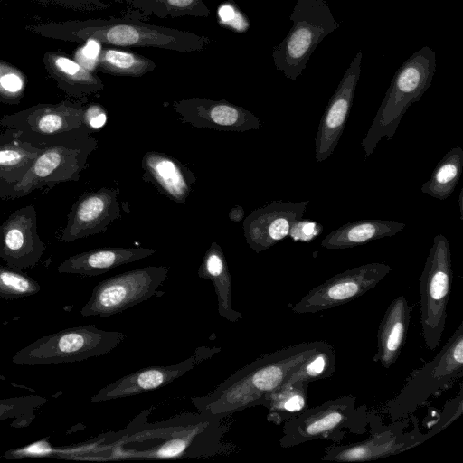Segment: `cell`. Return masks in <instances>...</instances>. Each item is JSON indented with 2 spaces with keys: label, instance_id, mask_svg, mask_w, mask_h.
I'll list each match as a JSON object with an SVG mask.
<instances>
[{
  "label": "cell",
  "instance_id": "cell-34",
  "mask_svg": "<svg viewBox=\"0 0 463 463\" xmlns=\"http://www.w3.org/2000/svg\"><path fill=\"white\" fill-rule=\"evenodd\" d=\"M27 79L16 66L0 59V102L18 105L24 97Z\"/></svg>",
  "mask_w": 463,
  "mask_h": 463
},
{
  "label": "cell",
  "instance_id": "cell-13",
  "mask_svg": "<svg viewBox=\"0 0 463 463\" xmlns=\"http://www.w3.org/2000/svg\"><path fill=\"white\" fill-rule=\"evenodd\" d=\"M168 272V267L146 266L108 278L93 288L80 315L107 318L140 304L157 294Z\"/></svg>",
  "mask_w": 463,
  "mask_h": 463
},
{
  "label": "cell",
  "instance_id": "cell-5",
  "mask_svg": "<svg viewBox=\"0 0 463 463\" xmlns=\"http://www.w3.org/2000/svg\"><path fill=\"white\" fill-rule=\"evenodd\" d=\"M463 376V322L435 357L416 369L400 392L383 407L391 421L414 415L430 398L451 388Z\"/></svg>",
  "mask_w": 463,
  "mask_h": 463
},
{
  "label": "cell",
  "instance_id": "cell-7",
  "mask_svg": "<svg viewBox=\"0 0 463 463\" xmlns=\"http://www.w3.org/2000/svg\"><path fill=\"white\" fill-rule=\"evenodd\" d=\"M85 100L40 103L0 118V126L13 129L19 139L43 147L91 135L84 122Z\"/></svg>",
  "mask_w": 463,
  "mask_h": 463
},
{
  "label": "cell",
  "instance_id": "cell-23",
  "mask_svg": "<svg viewBox=\"0 0 463 463\" xmlns=\"http://www.w3.org/2000/svg\"><path fill=\"white\" fill-rule=\"evenodd\" d=\"M148 248H99L72 255L57 268L59 273L97 276L118 266L131 263L153 255Z\"/></svg>",
  "mask_w": 463,
  "mask_h": 463
},
{
  "label": "cell",
  "instance_id": "cell-11",
  "mask_svg": "<svg viewBox=\"0 0 463 463\" xmlns=\"http://www.w3.org/2000/svg\"><path fill=\"white\" fill-rule=\"evenodd\" d=\"M452 278L449 241L438 234L420 278L421 331L425 345L431 351L438 347L445 329Z\"/></svg>",
  "mask_w": 463,
  "mask_h": 463
},
{
  "label": "cell",
  "instance_id": "cell-39",
  "mask_svg": "<svg viewBox=\"0 0 463 463\" xmlns=\"http://www.w3.org/2000/svg\"><path fill=\"white\" fill-rule=\"evenodd\" d=\"M84 122L90 130H98L107 122V112L99 103L85 105Z\"/></svg>",
  "mask_w": 463,
  "mask_h": 463
},
{
  "label": "cell",
  "instance_id": "cell-35",
  "mask_svg": "<svg viewBox=\"0 0 463 463\" xmlns=\"http://www.w3.org/2000/svg\"><path fill=\"white\" fill-rule=\"evenodd\" d=\"M47 398L24 395L0 400V420L8 419H29L34 411L43 406Z\"/></svg>",
  "mask_w": 463,
  "mask_h": 463
},
{
  "label": "cell",
  "instance_id": "cell-31",
  "mask_svg": "<svg viewBox=\"0 0 463 463\" xmlns=\"http://www.w3.org/2000/svg\"><path fill=\"white\" fill-rule=\"evenodd\" d=\"M128 7L145 19L194 16L207 17L211 11L203 0H126Z\"/></svg>",
  "mask_w": 463,
  "mask_h": 463
},
{
  "label": "cell",
  "instance_id": "cell-42",
  "mask_svg": "<svg viewBox=\"0 0 463 463\" xmlns=\"http://www.w3.org/2000/svg\"><path fill=\"white\" fill-rule=\"evenodd\" d=\"M462 194H463V189H461V191H460V194H459V200H458V201H459V209H460V213H460V214H461V217H460V218H461V220L463 219V217H462V213H463V212H462V203H462Z\"/></svg>",
  "mask_w": 463,
  "mask_h": 463
},
{
  "label": "cell",
  "instance_id": "cell-16",
  "mask_svg": "<svg viewBox=\"0 0 463 463\" xmlns=\"http://www.w3.org/2000/svg\"><path fill=\"white\" fill-rule=\"evenodd\" d=\"M45 250V243L38 233L34 205L15 210L0 225V259L8 267L20 270L32 268Z\"/></svg>",
  "mask_w": 463,
  "mask_h": 463
},
{
  "label": "cell",
  "instance_id": "cell-3",
  "mask_svg": "<svg viewBox=\"0 0 463 463\" xmlns=\"http://www.w3.org/2000/svg\"><path fill=\"white\" fill-rule=\"evenodd\" d=\"M68 20L30 25L27 30L46 38L83 43L95 41L114 47H146L180 52L204 50L211 39L192 32L146 23L142 15Z\"/></svg>",
  "mask_w": 463,
  "mask_h": 463
},
{
  "label": "cell",
  "instance_id": "cell-21",
  "mask_svg": "<svg viewBox=\"0 0 463 463\" xmlns=\"http://www.w3.org/2000/svg\"><path fill=\"white\" fill-rule=\"evenodd\" d=\"M141 167L144 180L167 198L179 203H185L196 180L188 167L173 156L156 151L145 154Z\"/></svg>",
  "mask_w": 463,
  "mask_h": 463
},
{
  "label": "cell",
  "instance_id": "cell-36",
  "mask_svg": "<svg viewBox=\"0 0 463 463\" xmlns=\"http://www.w3.org/2000/svg\"><path fill=\"white\" fill-rule=\"evenodd\" d=\"M463 412V388L460 384L456 396L448 400L444 404L439 416L429 430L425 433L427 439L442 431L457 420Z\"/></svg>",
  "mask_w": 463,
  "mask_h": 463
},
{
  "label": "cell",
  "instance_id": "cell-10",
  "mask_svg": "<svg viewBox=\"0 0 463 463\" xmlns=\"http://www.w3.org/2000/svg\"><path fill=\"white\" fill-rule=\"evenodd\" d=\"M97 146L98 141L92 135L43 146L20 180L0 187V199H16L35 190L78 181L88 165L90 154Z\"/></svg>",
  "mask_w": 463,
  "mask_h": 463
},
{
  "label": "cell",
  "instance_id": "cell-9",
  "mask_svg": "<svg viewBox=\"0 0 463 463\" xmlns=\"http://www.w3.org/2000/svg\"><path fill=\"white\" fill-rule=\"evenodd\" d=\"M118 331L94 325L79 326L44 335L17 351L12 362L18 365H44L80 362L107 354L125 339Z\"/></svg>",
  "mask_w": 463,
  "mask_h": 463
},
{
  "label": "cell",
  "instance_id": "cell-6",
  "mask_svg": "<svg viewBox=\"0 0 463 463\" xmlns=\"http://www.w3.org/2000/svg\"><path fill=\"white\" fill-rule=\"evenodd\" d=\"M368 409L356 397L342 395L307 408L283 423L280 447L292 448L315 439L335 443L368 430Z\"/></svg>",
  "mask_w": 463,
  "mask_h": 463
},
{
  "label": "cell",
  "instance_id": "cell-33",
  "mask_svg": "<svg viewBox=\"0 0 463 463\" xmlns=\"http://www.w3.org/2000/svg\"><path fill=\"white\" fill-rule=\"evenodd\" d=\"M40 289V284L20 269L0 266V298H25L38 293Z\"/></svg>",
  "mask_w": 463,
  "mask_h": 463
},
{
  "label": "cell",
  "instance_id": "cell-14",
  "mask_svg": "<svg viewBox=\"0 0 463 463\" xmlns=\"http://www.w3.org/2000/svg\"><path fill=\"white\" fill-rule=\"evenodd\" d=\"M391 270L380 262L347 269L310 289L291 309L297 314H313L346 304L374 288Z\"/></svg>",
  "mask_w": 463,
  "mask_h": 463
},
{
  "label": "cell",
  "instance_id": "cell-22",
  "mask_svg": "<svg viewBox=\"0 0 463 463\" xmlns=\"http://www.w3.org/2000/svg\"><path fill=\"white\" fill-rule=\"evenodd\" d=\"M43 65L50 77L68 96L86 100L87 97L104 89L102 80L71 55L49 51L43 55Z\"/></svg>",
  "mask_w": 463,
  "mask_h": 463
},
{
  "label": "cell",
  "instance_id": "cell-20",
  "mask_svg": "<svg viewBox=\"0 0 463 463\" xmlns=\"http://www.w3.org/2000/svg\"><path fill=\"white\" fill-rule=\"evenodd\" d=\"M173 108L183 122L195 128L244 132L261 126L251 111L226 100L190 98L174 102Z\"/></svg>",
  "mask_w": 463,
  "mask_h": 463
},
{
  "label": "cell",
  "instance_id": "cell-17",
  "mask_svg": "<svg viewBox=\"0 0 463 463\" xmlns=\"http://www.w3.org/2000/svg\"><path fill=\"white\" fill-rule=\"evenodd\" d=\"M118 189L102 187L82 194L71 206L61 241L72 242L107 231L122 214Z\"/></svg>",
  "mask_w": 463,
  "mask_h": 463
},
{
  "label": "cell",
  "instance_id": "cell-38",
  "mask_svg": "<svg viewBox=\"0 0 463 463\" xmlns=\"http://www.w3.org/2000/svg\"><path fill=\"white\" fill-rule=\"evenodd\" d=\"M44 4H51L81 12L101 11L109 7L104 0H40Z\"/></svg>",
  "mask_w": 463,
  "mask_h": 463
},
{
  "label": "cell",
  "instance_id": "cell-1",
  "mask_svg": "<svg viewBox=\"0 0 463 463\" xmlns=\"http://www.w3.org/2000/svg\"><path fill=\"white\" fill-rule=\"evenodd\" d=\"M150 410L122 430L99 435L73 448L72 459L90 461L210 458L219 453L227 430L220 418L184 412L151 423Z\"/></svg>",
  "mask_w": 463,
  "mask_h": 463
},
{
  "label": "cell",
  "instance_id": "cell-30",
  "mask_svg": "<svg viewBox=\"0 0 463 463\" xmlns=\"http://www.w3.org/2000/svg\"><path fill=\"white\" fill-rule=\"evenodd\" d=\"M156 67V63L146 56L108 46L101 49L97 61V68L103 73L123 77H142Z\"/></svg>",
  "mask_w": 463,
  "mask_h": 463
},
{
  "label": "cell",
  "instance_id": "cell-2",
  "mask_svg": "<svg viewBox=\"0 0 463 463\" xmlns=\"http://www.w3.org/2000/svg\"><path fill=\"white\" fill-rule=\"evenodd\" d=\"M325 341H307L265 354L238 369L211 392L191 398L197 411L223 419L255 406H265L305 360Z\"/></svg>",
  "mask_w": 463,
  "mask_h": 463
},
{
  "label": "cell",
  "instance_id": "cell-37",
  "mask_svg": "<svg viewBox=\"0 0 463 463\" xmlns=\"http://www.w3.org/2000/svg\"><path fill=\"white\" fill-rule=\"evenodd\" d=\"M218 16L220 23L240 33L246 31L250 25L243 14L230 3L220 5Z\"/></svg>",
  "mask_w": 463,
  "mask_h": 463
},
{
  "label": "cell",
  "instance_id": "cell-19",
  "mask_svg": "<svg viewBox=\"0 0 463 463\" xmlns=\"http://www.w3.org/2000/svg\"><path fill=\"white\" fill-rule=\"evenodd\" d=\"M308 203L277 200L252 211L242 222L247 244L257 253L274 246L291 232Z\"/></svg>",
  "mask_w": 463,
  "mask_h": 463
},
{
  "label": "cell",
  "instance_id": "cell-26",
  "mask_svg": "<svg viewBox=\"0 0 463 463\" xmlns=\"http://www.w3.org/2000/svg\"><path fill=\"white\" fill-rule=\"evenodd\" d=\"M197 273L199 278L209 279L213 283L217 297L219 315L233 323L241 319V314L232 307V276L224 253L218 243H211Z\"/></svg>",
  "mask_w": 463,
  "mask_h": 463
},
{
  "label": "cell",
  "instance_id": "cell-25",
  "mask_svg": "<svg viewBox=\"0 0 463 463\" xmlns=\"http://www.w3.org/2000/svg\"><path fill=\"white\" fill-rule=\"evenodd\" d=\"M405 224L396 221L366 219L350 222L328 233L321 246L327 250H344L369 241L392 237L402 232Z\"/></svg>",
  "mask_w": 463,
  "mask_h": 463
},
{
  "label": "cell",
  "instance_id": "cell-15",
  "mask_svg": "<svg viewBox=\"0 0 463 463\" xmlns=\"http://www.w3.org/2000/svg\"><path fill=\"white\" fill-rule=\"evenodd\" d=\"M221 352V347L200 346L188 358L170 365L141 368L106 385L90 398L91 402L128 398L169 384L196 365Z\"/></svg>",
  "mask_w": 463,
  "mask_h": 463
},
{
  "label": "cell",
  "instance_id": "cell-18",
  "mask_svg": "<svg viewBox=\"0 0 463 463\" xmlns=\"http://www.w3.org/2000/svg\"><path fill=\"white\" fill-rule=\"evenodd\" d=\"M362 52H358L321 117L315 138V157L317 163L325 161L333 154L343 134L362 71Z\"/></svg>",
  "mask_w": 463,
  "mask_h": 463
},
{
  "label": "cell",
  "instance_id": "cell-28",
  "mask_svg": "<svg viewBox=\"0 0 463 463\" xmlns=\"http://www.w3.org/2000/svg\"><path fill=\"white\" fill-rule=\"evenodd\" d=\"M463 172V149L454 146L448 151L434 168L421 192L439 200H446L454 192Z\"/></svg>",
  "mask_w": 463,
  "mask_h": 463
},
{
  "label": "cell",
  "instance_id": "cell-4",
  "mask_svg": "<svg viewBox=\"0 0 463 463\" xmlns=\"http://www.w3.org/2000/svg\"><path fill=\"white\" fill-rule=\"evenodd\" d=\"M436 71L435 51L424 46L396 71L367 133L361 141L365 157L383 138L392 139L408 108L430 86Z\"/></svg>",
  "mask_w": 463,
  "mask_h": 463
},
{
  "label": "cell",
  "instance_id": "cell-12",
  "mask_svg": "<svg viewBox=\"0 0 463 463\" xmlns=\"http://www.w3.org/2000/svg\"><path fill=\"white\" fill-rule=\"evenodd\" d=\"M370 435L359 442L328 446L321 458L336 462H364L396 455L427 440L414 415L383 425L373 411L368 412Z\"/></svg>",
  "mask_w": 463,
  "mask_h": 463
},
{
  "label": "cell",
  "instance_id": "cell-32",
  "mask_svg": "<svg viewBox=\"0 0 463 463\" xmlns=\"http://www.w3.org/2000/svg\"><path fill=\"white\" fill-rule=\"evenodd\" d=\"M335 366V348L325 341L324 344L311 354L301 366L288 377L282 386L291 384L295 382L310 383L317 380L329 378L334 374Z\"/></svg>",
  "mask_w": 463,
  "mask_h": 463
},
{
  "label": "cell",
  "instance_id": "cell-29",
  "mask_svg": "<svg viewBox=\"0 0 463 463\" xmlns=\"http://www.w3.org/2000/svg\"><path fill=\"white\" fill-rule=\"evenodd\" d=\"M308 383L295 382L272 392L264 407L268 409L267 420L281 425L307 408Z\"/></svg>",
  "mask_w": 463,
  "mask_h": 463
},
{
  "label": "cell",
  "instance_id": "cell-27",
  "mask_svg": "<svg viewBox=\"0 0 463 463\" xmlns=\"http://www.w3.org/2000/svg\"><path fill=\"white\" fill-rule=\"evenodd\" d=\"M42 147L19 139L14 130L11 137L0 140V187L20 180L29 169Z\"/></svg>",
  "mask_w": 463,
  "mask_h": 463
},
{
  "label": "cell",
  "instance_id": "cell-41",
  "mask_svg": "<svg viewBox=\"0 0 463 463\" xmlns=\"http://www.w3.org/2000/svg\"><path fill=\"white\" fill-rule=\"evenodd\" d=\"M13 133H14L13 129H7L5 132L0 131V140L11 137L13 135Z\"/></svg>",
  "mask_w": 463,
  "mask_h": 463
},
{
  "label": "cell",
  "instance_id": "cell-24",
  "mask_svg": "<svg viewBox=\"0 0 463 463\" xmlns=\"http://www.w3.org/2000/svg\"><path fill=\"white\" fill-rule=\"evenodd\" d=\"M411 311L404 296L395 298L388 306L377 332V351L373 362L390 368L398 359L406 340Z\"/></svg>",
  "mask_w": 463,
  "mask_h": 463
},
{
  "label": "cell",
  "instance_id": "cell-40",
  "mask_svg": "<svg viewBox=\"0 0 463 463\" xmlns=\"http://www.w3.org/2000/svg\"><path fill=\"white\" fill-rule=\"evenodd\" d=\"M228 215L232 221L241 222L244 217V209L240 205H236L231 209Z\"/></svg>",
  "mask_w": 463,
  "mask_h": 463
},
{
  "label": "cell",
  "instance_id": "cell-8",
  "mask_svg": "<svg viewBox=\"0 0 463 463\" xmlns=\"http://www.w3.org/2000/svg\"><path fill=\"white\" fill-rule=\"evenodd\" d=\"M293 23L282 42L275 46V67L286 78L295 80L304 71L318 44L340 24L335 19L326 0H297L290 15Z\"/></svg>",
  "mask_w": 463,
  "mask_h": 463
}]
</instances>
